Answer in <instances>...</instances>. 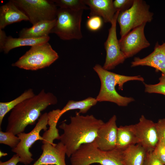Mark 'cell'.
I'll use <instances>...</instances> for the list:
<instances>
[{"instance_id": "obj_1", "label": "cell", "mask_w": 165, "mask_h": 165, "mask_svg": "<svg viewBox=\"0 0 165 165\" xmlns=\"http://www.w3.org/2000/svg\"><path fill=\"white\" fill-rule=\"evenodd\" d=\"M70 122H63L59 127L63 130L59 139L66 149V155L70 157L82 145L94 142L100 128L105 123L93 115L83 116L76 112L70 117Z\"/></svg>"}, {"instance_id": "obj_2", "label": "cell", "mask_w": 165, "mask_h": 165, "mask_svg": "<svg viewBox=\"0 0 165 165\" xmlns=\"http://www.w3.org/2000/svg\"><path fill=\"white\" fill-rule=\"evenodd\" d=\"M57 102V98L53 93L42 90L38 94L23 101L11 110L6 131L15 135L23 132L27 126L35 123L42 111Z\"/></svg>"}, {"instance_id": "obj_3", "label": "cell", "mask_w": 165, "mask_h": 165, "mask_svg": "<svg viewBox=\"0 0 165 165\" xmlns=\"http://www.w3.org/2000/svg\"><path fill=\"white\" fill-rule=\"evenodd\" d=\"M93 69L98 76L101 83L99 93L96 98L98 102L108 101L119 106H126L134 101V99L120 95L116 91V86L118 85L119 89L122 90L124 84L128 81L137 80L143 82L144 81L140 75L129 76L117 74L105 69L98 64Z\"/></svg>"}, {"instance_id": "obj_4", "label": "cell", "mask_w": 165, "mask_h": 165, "mask_svg": "<svg viewBox=\"0 0 165 165\" xmlns=\"http://www.w3.org/2000/svg\"><path fill=\"white\" fill-rule=\"evenodd\" d=\"M71 165H124L123 151L116 148L110 151L100 149L94 141L81 145L71 156Z\"/></svg>"}, {"instance_id": "obj_5", "label": "cell", "mask_w": 165, "mask_h": 165, "mask_svg": "<svg viewBox=\"0 0 165 165\" xmlns=\"http://www.w3.org/2000/svg\"><path fill=\"white\" fill-rule=\"evenodd\" d=\"M59 58L48 42L32 46L12 65L26 70L35 71L48 67Z\"/></svg>"}, {"instance_id": "obj_6", "label": "cell", "mask_w": 165, "mask_h": 165, "mask_svg": "<svg viewBox=\"0 0 165 165\" xmlns=\"http://www.w3.org/2000/svg\"><path fill=\"white\" fill-rule=\"evenodd\" d=\"M83 10L58 8L56 22L50 33L55 34L64 40L82 38L81 23Z\"/></svg>"}, {"instance_id": "obj_7", "label": "cell", "mask_w": 165, "mask_h": 165, "mask_svg": "<svg viewBox=\"0 0 165 165\" xmlns=\"http://www.w3.org/2000/svg\"><path fill=\"white\" fill-rule=\"evenodd\" d=\"M49 126V129L42 136V154L32 165H66L65 147L61 142L57 144L53 142L55 139L59 140L58 130L56 126Z\"/></svg>"}, {"instance_id": "obj_8", "label": "cell", "mask_w": 165, "mask_h": 165, "mask_svg": "<svg viewBox=\"0 0 165 165\" xmlns=\"http://www.w3.org/2000/svg\"><path fill=\"white\" fill-rule=\"evenodd\" d=\"M149 8L145 1L134 0L129 9L119 13L117 21L119 25L121 37L131 30L152 21L154 14L150 11Z\"/></svg>"}, {"instance_id": "obj_9", "label": "cell", "mask_w": 165, "mask_h": 165, "mask_svg": "<svg viewBox=\"0 0 165 165\" xmlns=\"http://www.w3.org/2000/svg\"><path fill=\"white\" fill-rule=\"evenodd\" d=\"M23 11L34 25L44 20L57 18L58 9L53 0H11Z\"/></svg>"}, {"instance_id": "obj_10", "label": "cell", "mask_w": 165, "mask_h": 165, "mask_svg": "<svg viewBox=\"0 0 165 165\" xmlns=\"http://www.w3.org/2000/svg\"><path fill=\"white\" fill-rule=\"evenodd\" d=\"M48 124V114L45 112L41 115L35 127L31 131L28 133L22 132L17 135L20 141L16 147L12 148V151L19 156L20 163L28 165L34 160L29 149L36 141L42 140L40 133L42 130L45 131L47 130Z\"/></svg>"}, {"instance_id": "obj_11", "label": "cell", "mask_w": 165, "mask_h": 165, "mask_svg": "<svg viewBox=\"0 0 165 165\" xmlns=\"http://www.w3.org/2000/svg\"><path fill=\"white\" fill-rule=\"evenodd\" d=\"M119 13L117 11L111 23V26L108 30L107 38L104 44L106 56L103 67L108 71L123 63L127 59L121 50L116 35V23Z\"/></svg>"}, {"instance_id": "obj_12", "label": "cell", "mask_w": 165, "mask_h": 165, "mask_svg": "<svg viewBox=\"0 0 165 165\" xmlns=\"http://www.w3.org/2000/svg\"><path fill=\"white\" fill-rule=\"evenodd\" d=\"M146 24L134 28L119 40L121 50L126 58L133 57L150 46L144 33Z\"/></svg>"}, {"instance_id": "obj_13", "label": "cell", "mask_w": 165, "mask_h": 165, "mask_svg": "<svg viewBox=\"0 0 165 165\" xmlns=\"http://www.w3.org/2000/svg\"><path fill=\"white\" fill-rule=\"evenodd\" d=\"M132 125L139 144L147 152L153 151L159 141L156 123L142 115L138 122Z\"/></svg>"}, {"instance_id": "obj_14", "label": "cell", "mask_w": 165, "mask_h": 165, "mask_svg": "<svg viewBox=\"0 0 165 165\" xmlns=\"http://www.w3.org/2000/svg\"><path fill=\"white\" fill-rule=\"evenodd\" d=\"M117 117L114 115L99 129L94 140L97 147L103 151H108L116 148L118 127Z\"/></svg>"}, {"instance_id": "obj_15", "label": "cell", "mask_w": 165, "mask_h": 165, "mask_svg": "<svg viewBox=\"0 0 165 165\" xmlns=\"http://www.w3.org/2000/svg\"><path fill=\"white\" fill-rule=\"evenodd\" d=\"M140 66L154 68L156 71L165 75V42L161 45L157 42L153 51L146 57L142 58L135 57L131 62V67Z\"/></svg>"}, {"instance_id": "obj_16", "label": "cell", "mask_w": 165, "mask_h": 165, "mask_svg": "<svg viewBox=\"0 0 165 165\" xmlns=\"http://www.w3.org/2000/svg\"><path fill=\"white\" fill-rule=\"evenodd\" d=\"M90 10V16H97L101 17L105 23H111L116 11L112 0H83Z\"/></svg>"}, {"instance_id": "obj_17", "label": "cell", "mask_w": 165, "mask_h": 165, "mask_svg": "<svg viewBox=\"0 0 165 165\" xmlns=\"http://www.w3.org/2000/svg\"><path fill=\"white\" fill-rule=\"evenodd\" d=\"M22 20L29 21L25 13L11 1L2 5L0 7V29L7 26Z\"/></svg>"}, {"instance_id": "obj_18", "label": "cell", "mask_w": 165, "mask_h": 165, "mask_svg": "<svg viewBox=\"0 0 165 165\" xmlns=\"http://www.w3.org/2000/svg\"><path fill=\"white\" fill-rule=\"evenodd\" d=\"M97 102L96 98L91 97H89L80 101L69 100L62 109H57L50 111L48 113V116L58 122L61 116L67 112L71 110L79 109V113H85L91 107L96 105Z\"/></svg>"}, {"instance_id": "obj_19", "label": "cell", "mask_w": 165, "mask_h": 165, "mask_svg": "<svg viewBox=\"0 0 165 165\" xmlns=\"http://www.w3.org/2000/svg\"><path fill=\"white\" fill-rule=\"evenodd\" d=\"M56 21L57 18L52 20L42 21L30 28H23L19 33V37L37 38L48 36Z\"/></svg>"}, {"instance_id": "obj_20", "label": "cell", "mask_w": 165, "mask_h": 165, "mask_svg": "<svg viewBox=\"0 0 165 165\" xmlns=\"http://www.w3.org/2000/svg\"><path fill=\"white\" fill-rule=\"evenodd\" d=\"M147 151L139 144L123 150L124 165H143Z\"/></svg>"}, {"instance_id": "obj_21", "label": "cell", "mask_w": 165, "mask_h": 165, "mask_svg": "<svg viewBox=\"0 0 165 165\" xmlns=\"http://www.w3.org/2000/svg\"><path fill=\"white\" fill-rule=\"evenodd\" d=\"M50 38L48 36L37 38H14L11 36H7L2 51L7 54L12 49L18 47L30 46H32L46 42H48Z\"/></svg>"}, {"instance_id": "obj_22", "label": "cell", "mask_w": 165, "mask_h": 165, "mask_svg": "<svg viewBox=\"0 0 165 165\" xmlns=\"http://www.w3.org/2000/svg\"><path fill=\"white\" fill-rule=\"evenodd\" d=\"M139 143L132 125L118 127L116 148L123 151L131 145Z\"/></svg>"}, {"instance_id": "obj_23", "label": "cell", "mask_w": 165, "mask_h": 165, "mask_svg": "<svg viewBox=\"0 0 165 165\" xmlns=\"http://www.w3.org/2000/svg\"><path fill=\"white\" fill-rule=\"evenodd\" d=\"M35 94L33 90L30 89L25 91L13 100L7 102H0V126L6 115L14 108L24 100L32 97Z\"/></svg>"}, {"instance_id": "obj_24", "label": "cell", "mask_w": 165, "mask_h": 165, "mask_svg": "<svg viewBox=\"0 0 165 165\" xmlns=\"http://www.w3.org/2000/svg\"><path fill=\"white\" fill-rule=\"evenodd\" d=\"M57 6L74 10H87L88 7L83 0H53Z\"/></svg>"}, {"instance_id": "obj_25", "label": "cell", "mask_w": 165, "mask_h": 165, "mask_svg": "<svg viewBox=\"0 0 165 165\" xmlns=\"http://www.w3.org/2000/svg\"><path fill=\"white\" fill-rule=\"evenodd\" d=\"M159 79V82L155 84H148L144 83L145 92L150 94H159L165 95V75L161 74Z\"/></svg>"}, {"instance_id": "obj_26", "label": "cell", "mask_w": 165, "mask_h": 165, "mask_svg": "<svg viewBox=\"0 0 165 165\" xmlns=\"http://www.w3.org/2000/svg\"><path fill=\"white\" fill-rule=\"evenodd\" d=\"M10 132L0 131V143L8 145L12 148L16 147L20 141L18 136Z\"/></svg>"}, {"instance_id": "obj_27", "label": "cell", "mask_w": 165, "mask_h": 165, "mask_svg": "<svg viewBox=\"0 0 165 165\" xmlns=\"http://www.w3.org/2000/svg\"><path fill=\"white\" fill-rule=\"evenodd\" d=\"M103 20L97 16H90L88 19L86 25L87 28L91 31H96L100 29L103 24Z\"/></svg>"}, {"instance_id": "obj_28", "label": "cell", "mask_w": 165, "mask_h": 165, "mask_svg": "<svg viewBox=\"0 0 165 165\" xmlns=\"http://www.w3.org/2000/svg\"><path fill=\"white\" fill-rule=\"evenodd\" d=\"M133 2L134 0H115L113 1V4L116 11L120 12L129 9Z\"/></svg>"}, {"instance_id": "obj_29", "label": "cell", "mask_w": 165, "mask_h": 165, "mask_svg": "<svg viewBox=\"0 0 165 165\" xmlns=\"http://www.w3.org/2000/svg\"><path fill=\"white\" fill-rule=\"evenodd\" d=\"M153 151L147 152L143 165H165L158 158Z\"/></svg>"}, {"instance_id": "obj_30", "label": "cell", "mask_w": 165, "mask_h": 165, "mask_svg": "<svg viewBox=\"0 0 165 165\" xmlns=\"http://www.w3.org/2000/svg\"><path fill=\"white\" fill-rule=\"evenodd\" d=\"M156 124L159 141L165 144V118L159 119Z\"/></svg>"}, {"instance_id": "obj_31", "label": "cell", "mask_w": 165, "mask_h": 165, "mask_svg": "<svg viewBox=\"0 0 165 165\" xmlns=\"http://www.w3.org/2000/svg\"><path fill=\"white\" fill-rule=\"evenodd\" d=\"M153 151L159 160L165 165V144L159 141Z\"/></svg>"}, {"instance_id": "obj_32", "label": "cell", "mask_w": 165, "mask_h": 165, "mask_svg": "<svg viewBox=\"0 0 165 165\" xmlns=\"http://www.w3.org/2000/svg\"><path fill=\"white\" fill-rule=\"evenodd\" d=\"M20 162V157L17 154H16L7 161L2 162L1 161H0V165H17V163Z\"/></svg>"}, {"instance_id": "obj_33", "label": "cell", "mask_w": 165, "mask_h": 165, "mask_svg": "<svg viewBox=\"0 0 165 165\" xmlns=\"http://www.w3.org/2000/svg\"><path fill=\"white\" fill-rule=\"evenodd\" d=\"M5 32L2 29H0V50L2 52V50L7 37Z\"/></svg>"}, {"instance_id": "obj_34", "label": "cell", "mask_w": 165, "mask_h": 165, "mask_svg": "<svg viewBox=\"0 0 165 165\" xmlns=\"http://www.w3.org/2000/svg\"><path fill=\"white\" fill-rule=\"evenodd\" d=\"M7 155V153L2 152V151H0V157H2V156H5Z\"/></svg>"}, {"instance_id": "obj_35", "label": "cell", "mask_w": 165, "mask_h": 165, "mask_svg": "<svg viewBox=\"0 0 165 165\" xmlns=\"http://www.w3.org/2000/svg\"><path fill=\"white\" fill-rule=\"evenodd\" d=\"M100 165V164H98V165Z\"/></svg>"}]
</instances>
